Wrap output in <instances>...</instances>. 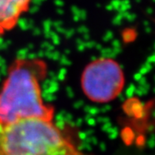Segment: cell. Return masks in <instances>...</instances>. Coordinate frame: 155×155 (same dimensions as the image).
Instances as JSON below:
<instances>
[{
  "label": "cell",
  "mask_w": 155,
  "mask_h": 155,
  "mask_svg": "<svg viewBox=\"0 0 155 155\" xmlns=\"http://www.w3.org/2000/svg\"><path fill=\"white\" fill-rule=\"evenodd\" d=\"M47 65L40 59H17L10 67L0 91V127L22 119L52 120L54 109L45 104L40 82Z\"/></svg>",
  "instance_id": "obj_1"
},
{
  "label": "cell",
  "mask_w": 155,
  "mask_h": 155,
  "mask_svg": "<svg viewBox=\"0 0 155 155\" xmlns=\"http://www.w3.org/2000/svg\"><path fill=\"white\" fill-rule=\"evenodd\" d=\"M0 155H82L52 120L28 118L0 127Z\"/></svg>",
  "instance_id": "obj_2"
},
{
  "label": "cell",
  "mask_w": 155,
  "mask_h": 155,
  "mask_svg": "<svg viewBox=\"0 0 155 155\" xmlns=\"http://www.w3.org/2000/svg\"><path fill=\"white\" fill-rule=\"evenodd\" d=\"M125 78L120 65L110 58L91 62L81 76V87L87 98L95 103H108L121 93Z\"/></svg>",
  "instance_id": "obj_3"
},
{
  "label": "cell",
  "mask_w": 155,
  "mask_h": 155,
  "mask_svg": "<svg viewBox=\"0 0 155 155\" xmlns=\"http://www.w3.org/2000/svg\"><path fill=\"white\" fill-rule=\"evenodd\" d=\"M31 0H0V35L10 31L28 11Z\"/></svg>",
  "instance_id": "obj_4"
}]
</instances>
